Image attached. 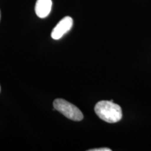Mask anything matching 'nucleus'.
Masks as SVG:
<instances>
[{
	"mask_svg": "<svg viewBox=\"0 0 151 151\" xmlns=\"http://www.w3.org/2000/svg\"><path fill=\"white\" fill-rule=\"evenodd\" d=\"M94 111L99 118L109 123L118 122L122 118V109L111 101H100L96 104Z\"/></svg>",
	"mask_w": 151,
	"mask_h": 151,
	"instance_id": "1",
	"label": "nucleus"
},
{
	"mask_svg": "<svg viewBox=\"0 0 151 151\" xmlns=\"http://www.w3.org/2000/svg\"><path fill=\"white\" fill-rule=\"evenodd\" d=\"M53 106L55 110L73 121H81L83 119L80 109L65 99H56L53 101Z\"/></svg>",
	"mask_w": 151,
	"mask_h": 151,
	"instance_id": "2",
	"label": "nucleus"
},
{
	"mask_svg": "<svg viewBox=\"0 0 151 151\" xmlns=\"http://www.w3.org/2000/svg\"><path fill=\"white\" fill-rule=\"evenodd\" d=\"M73 26V19L69 16H66L62 19L57 24V25L52 29L51 37L55 40L61 39L65 34L71 29Z\"/></svg>",
	"mask_w": 151,
	"mask_h": 151,
	"instance_id": "3",
	"label": "nucleus"
},
{
	"mask_svg": "<svg viewBox=\"0 0 151 151\" xmlns=\"http://www.w3.org/2000/svg\"><path fill=\"white\" fill-rule=\"evenodd\" d=\"M52 4V0H37L35 5L36 14L40 18H46L51 11Z\"/></svg>",
	"mask_w": 151,
	"mask_h": 151,
	"instance_id": "4",
	"label": "nucleus"
},
{
	"mask_svg": "<svg viewBox=\"0 0 151 151\" xmlns=\"http://www.w3.org/2000/svg\"><path fill=\"white\" fill-rule=\"evenodd\" d=\"M89 151H111V149L109 148H94L90 149Z\"/></svg>",
	"mask_w": 151,
	"mask_h": 151,
	"instance_id": "5",
	"label": "nucleus"
},
{
	"mask_svg": "<svg viewBox=\"0 0 151 151\" xmlns=\"http://www.w3.org/2000/svg\"><path fill=\"white\" fill-rule=\"evenodd\" d=\"M0 20H1V11H0Z\"/></svg>",
	"mask_w": 151,
	"mask_h": 151,
	"instance_id": "6",
	"label": "nucleus"
},
{
	"mask_svg": "<svg viewBox=\"0 0 151 151\" xmlns=\"http://www.w3.org/2000/svg\"><path fill=\"white\" fill-rule=\"evenodd\" d=\"M0 92H1V86H0Z\"/></svg>",
	"mask_w": 151,
	"mask_h": 151,
	"instance_id": "7",
	"label": "nucleus"
}]
</instances>
